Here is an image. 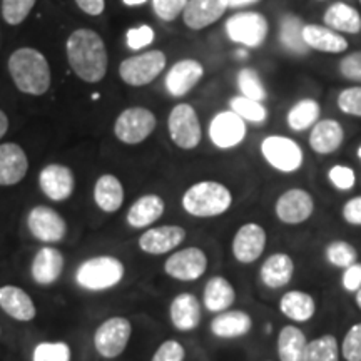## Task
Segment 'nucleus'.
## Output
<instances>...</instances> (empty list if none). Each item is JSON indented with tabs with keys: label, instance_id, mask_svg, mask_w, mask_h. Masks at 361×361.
<instances>
[{
	"label": "nucleus",
	"instance_id": "f257e3e1",
	"mask_svg": "<svg viewBox=\"0 0 361 361\" xmlns=\"http://www.w3.org/2000/svg\"><path fill=\"white\" fill-rule=\"evenodd\" d=\"M67 61L72 72L87 84H97L106 78L109 56L101 35L92 29H78L66 42Z\"/></svg>",
	"mask_w": 361,
	"mask_h": 361
},
{
	"label": "nucleus",
	"instance_id": "f03ea898",
	"mask_svg": "<svg viewBox=\"0 0 361 361\" xmlns=\"http://www.w3.org/2000/svg\"><path fill=\"white\" fill-rule=\"evenodd\" d=\"M7 67L16 87L27 96H44L51 89V66L37 49L20 47L13 51L8 57Z\"/></svg>",
	"mask_w": 361,
	"mask_h": 361
},
{
	"label": "nucleus",
	"instance_id": "7ed1b4c3",
	"mask_svg": "<svg viewBox=\"0 0 361 361\" xmlns=\"http://www.w3.org/2000/svg\"><path fill=\"white\" fill-rule=\"evenodd\" d=\"M183 209L194 218H218L229 211L233 194L218 180H201L183 194Z\"/></svg>",
	"mask_w": 361,
	"mask_h": 361
},
{
	"label": "nucleus",
	"instance_id": "20e7f679",
	"mask_svg": "<svg viewBox=\"0 0 361 361\" xmlns=\"http://www.w3.org/2000/svg\"><path fill=\"white\" fill-rule=\"evenodd\" d=\"M124 273V263L116 256H94L79 264L75 271V283L85 291H106L123 281Z\"/></svg>",
	"mask_w": 361,
	"mask_h": 361
},
{
	"label": "nucleus",
	"instance_id": "39448f33",
	"mask_svg": "<svg viewBox=\"0 0 361 361\" xmlns=\"http://www.w3.org/2000/svg\"><path fill=\"white\" fill-rule=\"evenodd\" d=\"M168 64V57L162 51H147L124 59L119 66V78L133 87H144L154 82Z\"/></svg>",
	"mask_w": 361,
	"mask_h": 361
},
{
	"label": "nucleus",
	"instance_id": "423d86ee",
	"mask_svg": "<svg viewBox=\"0 0 361 361\" xmlns=\"http://www.w3.org/2000/svg\"><path fill=\"white\" fill-rule=\"evenodd\" d=\"M224 29L231 42L250 49H258L268 37L269 24L263 13L245 11L229 17Z\"/></svg>",
	"mask_w": 361,
	"mask_h": 361
},
{
	"label": "nucleus",
	"instance_id": "0eeeda50",
	"mask_svg": "<svg viewBox=\"0 0 361 361\" xmlns=\"http://www.w3.org/2000/svg\"><path fill=\"white\" fill-rule=\"evenodd\" d=\"M169 137L183 151H192L200 146L202 129L197 112L191 104L180 102L173 107L168 117Z\"/></svg>",
	"mask_w": 361,
	"mask_h": 361
},
{
	"label": "nucleus",
	"instance_id": "6e6552de",
	"mask_svg": "<svg viewBox=\"0 0 361 361\" xmlns=\"http://www.w3.org/2000/svg\"><path fill=\"white\" fill-rule=\"evenodd\" d=\"M157 126V119L154 112L146 109V107L134 106L124 109L117 116L114 123V135L121 142L128 146L141 144L154 133Z\"/></svg>",
	"mask_w": 361,
	"mask_h": 361
},
{
	"label": "nucleus",
	"instance_id": "1a4fd4ad",
	"mask_svg": "<svg viewBox=\"0 0 361 361\" xmlns=\"http://www.w3.org/2000/svg\"><path fill=\"white\" fill-rule=\"evenodd\" d=\"M261 154L279 173H296L303 166L305 154L300 144L286 135H268L261 142Z\"/></svg>",
	"mask_w": 361,
	"mask_h": 361
},
{
	"label": "nucleus",
	"instance_id": "9d476101",
	"mask_svg": "<svg viewBox=\"0 0 361 361\" xmlns=\"http://www.w3.org/2000/svg\"><path fill=\"white\" fill-rule=\"evenodd\" d=\"M133 324L124 316H112L99 324L94 333V348L102 358L114 360L128 348Z\"/></svg>",
	"mask_w": 361,
	"mask_h": 361
},
{
	"label": "nucleus",
	"instance_id": "9b49d317",
	"mask_svg": "<svg viewBox=\"0 0 361 361\" xmlns=\"http://www.w3.org/2000/svg\"><path fill=\"white\" fill-rule=\"evenodd\" d=\"M27 228L35 239L45 245H56L67 236L66 219L49 206L32 207L27 214Z\"/></svg>",
	"mask_w": 361,
	"mask_h": 361
},
{
	"label": "nucleus",
	"instance_id": "f8f14e48",
	"mask_svg": "<svg viewBox=\"0 0 361 361\" xmlns=\"http://www.w3.org/2000/svg\"><path fill=\"white\" fill-rule=\"evenodd\" d=\"M207 269V256L200 247H184L171 255L164 263V271L169 278L191 283L200 279Z\"/></svg>",
	"mask_w": 361,
	"mask_h": 361
},
{
	"label": "nucleus",
	"instance_id": "ddd939ff",
	"mask_svg": "<svg viewBox=\"0 0 361 361\" xmlns=\"http://www.w3.org/2000/svg\"><path fill=\"white\" fill-rule=\"evenodd\" d=\"M278 219L284 224H301L311 218L314 211L313 196L301 188L288 189L278 197L276 206Z\"/></svg>",
	"mask_w": 361,
	"mask_h": 361
},
{
	"label": "nucleus",
	"instance_id": "4468645a",
	"mask_svg": "<svg viewBox=\"0 0 361 361\" xmlns=\"http://www.w3.org/2000/svg\"><path fill=\"white\" fill-rule=\"evenodd\" d=\"M246 123L233 111H223L211 119L209 139L216 147L233 149L245 141Z\"/></svg>",
	"mask_w": 361,
	"mask_h": 361
},
{
	"label": "nucleus",
	"instance_id": "2eb2a0df",
	"mask_svg": "<svg viewBox=\"0 0 361 361\" xmlns=\"http://www.w3.org/2000/svg\"><path fill=\"white\" fill-rule=\"evenodd\" d=\"M39 188L51 201H67L74 194L75 176L64 164H47L39 174Z\"/></svg>",
	"mask_w": 361,
	"mask_h": 361
},
{
	"label": "nucleus",
	"instance_id": "dca6fc26",
	"mask_svg": "<svg viewBox=\"0 0 361 361\" xmlns=\"http://www.w3.org/2000/svg\"><path fill=\"white\" fill-rule=\"evenodd\" d=\"M186 239V231L184 228L176 224H164L157 228H149L141 234L137 245L139 250L146 255L161 256L166 252L174 251L180 243Z\"/></svg>",
	"mask_w": 361,
	"mask_h": 361
},
{
	"label": "nucleus",
	"instance_id": "f3484780",
	"mask_svg": "<svg viewBox=\"0 0 361 361\" xmlns=\"http://www.w3.org/2000/svg\"><path fill=\"white\" fill-rule=\"evenodd\" d=\"M266 247V231L263 226L246 223L238 229L233 238V255L243 264L258 261Z\"/></svg>",
	"mask_w": 361,
	"mask_h": 361
},
{
	"label": "nucleus",
	"instance_id": "a211bd4d",
	"mask_svg": "<svg viewBox=\"0 0 361 361\" xmlns=\"http://www.w3.org/2000/svg\"><path fill=\"white\" fill-rule=\"evenodd\" d=\"M204 67L196 59H183L171 67L166 74V89L173 97H183L200 84Z\"/></svg>",
	"mask_w": 361,
	"mask_h": 361
},
{
	"label": "nucleus",
	"instance_id": "6ab92c4d",
	"mask_svg": "<svg viewBox=\"0 0 361 361\" xmlns=\"http://www.w3.org/2000/svg\"><path fill=\"white\" fill-rule=\"evenodd\" d=\"M29 171V157L16 142L0 144V186L19 184Z\"/></svg>",
	"mask_w": 361,
	"mask_h": 361
},
{
	"label": "nucleus",
	"instance_id": "aec40b11",
	"mask_svg": "<svg viewBox=\"0 0 361 361\" xmlns=\"http://www.w3.org/2000/svg\"><path fill=\"white\" fill-rule=\"evenodd\" d=\"M64 264L66 259L61 250L54 246H44L35 252L32 264H30V276L34 283L40 286H51L62 276Z\"/></svg>",
	"mask_w": 361,
	"mask_h": 361
},
{
	"label": "nucleus",
	"instance_id": "412c9836",
	"mask_svg": "<svg viewBox=\"0 0 361 361\" xmlns=\"http://www.w3.org/2000/svg\"><path fill=\"white\" fill-rule=\"evenodd\" d=\"M0 308L7 316L20 323L32 322L37 316V308L29 293L13 284H6L0 288Z\"/></svg>",
	"mask_w": 361,
	"mask_h": 361
},
{
	"label": "nucleus",
	"instance_id": "4be33fe9",
	"mask_svg": "<svg viewBox=\"0 0 361 361\" xmlns=\"http://www.w3.org/2000/svg\"><path fill=\"white\" fill-rule=\"evenodd\" d=\"M223 0H189L183 12L184 25L191 30H202L218 22L224 16Z\"/></svg>",
	"mask_w": 361,
	"mask_h": 361
},
{
	"label": "nucleus",
	"instance_id": "5701e85b",
	"mask_svg": "<svg viewBox=\"0 0 361 361\" xmlns=\"http://www.w3.org/2000/svg\"><path fill=\"white\" fill-rule=\"evenodd\" d=\"M171 323L179 331H192L200 326L202 313L201 303L192 293H179L169 306Z\"/></svg>",
	"mask_w": 361,
	"mask_h": 361
},
{
	"label": "nucleus",
	"instance_id": "b1692460",
	"mask_svg": "<svg viewBox=\"0 0 361 361\" xmlns=\"http://www.w3.org/2000/svg\"><path fill=\"white\" fill-rule=\"evenodd\" d=\"M343 141H345V130L335 119H322L311 128L310 147L316 154H331L341 147Z\"/></svg>",
	"mask_w": 361,
	"mask_h": 361
},
{
	"label": "nucleus",
	"instance_id": "393cba45",
	"mask_svg": "<svg viewBox=\"0 0 361 361\" xmlns=\"http://www.w3.org/2000/svg\"><path fill=\"white\" fill-rule=\"evenodd\" d=\"M164 209L166 204L161 196H157V194H144V196L133 202L128 214H126V219H128L130 228L144 229L154 224L156 221H159L162 214H164Z\"/></svg>",
	"mask_w": 361,
	"mask_h": 361
},
{
	"label": "nucleus",
	"instance_id": "a878e982",
	"mask_svg": "<svg viewBox=\"0 0 361 361\" xmlns=\"http://www.w3.org/2000/svg\"><path fill=\"white\" fill-rule=\"evenodd\" d=\"M303 39L310 49L318 52L341 54L348 51V40L326 25L305 24Z\"/></svg>",
	"mask_w": 361,
	"mask_h": 361
},
{
	"label": "nucleus",
	"instance_id": "bb28decb",
	"mask_svg": "<svg viewBox=\"0 0 361 361\" xmlns=\"http://www.w3.org/2000/svg\"><path fill=\"white\" fill-rule=\"evenodd\" d=\"M323 22L338 34L356 35L361 32V13L346 2L331 4L324 11Z\"/></svg>",
	"mask_w": 361,
	"mask_h": 361
},
{
	"label": "nucleus",
	"instance_id": "cd10ccee",
	"mask_svg": "<svg viewBox=\"0 0 361 361\" xmlns=\"http://www.w3.org/2000/svg\"><path fill=\"white\" fill-rule=\"evenodd\" d=\"M94 201L104 213H117L124 204V186L114 174H102L94 186Z\"/></svg>",
	"mask_w": 361,
	"mask_h": 361
},
{
	"label": "nucleus",
	"instance_id": "c85d7f7f",
	"mask_svg": "<svg viewBox=\"0 0 361 361\" xmlns=\"http://www.w3.org/2000/svg\"><path fill=\"white\" fill-rule=\"evenodd\" d=\"M293 274H295V263H293L291 256L286 252H274L261 266L259 276L266 286L271 290H278V288L286 286L291 281Z\"/></svg>",
	"mask_w": 361,
	"mask_h": 361
},
{
	"label": "nucleus",
	"instance_id": "c756f323",
	"mask_svg": "<svg viewBox=\"0 0 361 361\" xmlns=\"http://www.w3.org/2000/svg\"><path fill=\"white\" fill-rule=\"evenodd\" d=\"M251 326V316L245 311H223L211 322V333L223 340H231L247 335Z\"/></svg>",
	"mask_w": 361,
	"mask_h": 361
},
{
	"label": "nucleus",
	"instance_id": "7c9ffc66",
	"mask_svg": "<svg viewBox=\"0 0 361 361\" xmlns=\"http://www.w3.org/2000/svg\"><path fill=\"white\" fill-rule=\"evenodd\" d=\"M234 300H236V291L233 284L223 276H213L204 286V295H202V303L204 308L211 313H223L231 308Z\"/></svg>",
	"mask_w": 361,
	"mask_h": 361
},
{
	"label": "nucleus",
	"instance_id": "2f4dec72",
	"mask_svg": "<svg viewBox=\"0 0 361 361\" xmlns=\"http://www.w3.org/2000/svg\"><path fill=\"white\" fill-rule=\"evenodd\" d=\"M305 22L295 13H284L279 19V44L286 52L295 56H305L310 47L303 39Z\"/></svg>",
	"mask_w": 361,
	"mask_h": 361
},
{
	"label": "nucleus",
	"instance_id": "473e14b6",
	"mask_svg": "<svg viewBox=\"0 0 361 361\" xmlns=\"http://www.w3.org/2000/svg\"><path fill=\"white\" fill-rule=\"evenodd\" d=\"M279 310L286 318L293 322H310L316 313V303L313 296L305 291H288L279 300Z\"/></svg>",
	"mask_w": 361,
	"mask_h": 361
},
{
	"label": "nucleus",
	"instance_id": "72a5a7b5",
	"mask_svg": "<svg viewBox=\"0 0 361 361\" xmlns=\"http://www.w3.org/2000/svg\"><path fill=\"white\" fill-rule=\"evenodd\" d=\"M306 346L308 341L300 328L288 324L279 333L278 356L281 361H306Z\"/></svg>",
	"mask_w": 361,
	"mask_h": 361
},
{
	"label": "nucleus",
	"instance_id": "f704fd0d",
	"mask_svg": "<svg viewBox=\"0 0 361 361\" xmlns=\"http://www.w3.org/2000/svg\"><path fill=\"white\" fill-rule=\"evenodd\" d=\"M319 104L314 99H301L288 112V126L290 129L296 133H303V130L313 128L319 121Z\"/></svg>",
	"mask_w": 361,
	"mask_h": 361
},
{
	"label": "nucleus",
	"instance_id": "c9c22d12",
	"mask_svg": "<svg viewBox=\"0 0 361 361\" xmlns=\"http://www.w3.org/2000/svg\"><path fill=\"white\" fill-rule=\"evenodd\" d=\"M229 107L245 123L263 124L268 119V109L263 106V102L252 101V99H247L245 96H234L229 99Z\"/></svg>",
	"mask_w": 361,
	"mask_h": 361
},
{
	"label": "nucleus",
	"instance_id": "e433bc0d",
	"mask_svg": "<svg viewBox=\"0 0 361 361\" xmlns=\"http://www.w3.org/2000/svg\"><path fill=\"white\" fill-rule=\"evenodd\" d=\"M306 361H340V346L333 335L310 341L306 346Z\"/></svg>",
	"mask_w": 361,
	"mask_h": 361
},
{
	"label": "nucleus",
	"instance_id": "4c0bfd02",
	"mask_svg": "<svg viewBox=\"0 0 361 361\" xmlns=\"http://www.w3.org/2000/svg\"><path fill=\"white\" fill-rule=\"evenodd\" d=\"M238 87L241 90V96L252 99V101L263 102L268 97V90H266L259 74L251 67H245V69L239 71Z\"/></svg>",
	"mask_w": 361,
	"mask_h": 361
},
{
	"label": "nucleus",
	"instance_id": "58836bf2",
	"mask_svg": "<svg viewBox=\"0 0 361 361\" xmlns=\"http://www.w3.org/2000/svg\"><path fill=\"white\" fill-rule=\"evenodd\" d=\"M71 346L66 341H42L32 353V361H71Z\"/></svg>",
	"mask_w": 361,
	"mask_h": 361
},
{
	"label": "nucleus",
	"instance_id": "ea45409f",
	"mask_svg": "<svg viewBox=\"0 0 361 361\" xmlns=\"http://www.w3.org/2000/svg\"><path fill=\"white\" fill-rule=\"evenodd\" d=\"M326 258L329 263L336 266V268L346 269L350 268L351 264L356 263V259H358V252H356V250L350 245V243L338 239V241H331L326 246Z\"/></svg>",
	"mask_w": 361,
	"mask_h": 361
},
{
	"label": "nucleus",
	"instance_id": "a19ab883",
	"mask_svg": "<svg viewBox=\"0 0 361 361\" xmlns=\"http://www.w3.org/2000/svg\"><path fill=\"white\" fill-rule=\"evenodd\" d=\"M37 0H2V17L8 25H20Z\"/></svg>",
	"mask_w": 361,
	"mask_h": 361
},
{
	"label": "nucleus",
	"instance_id": "79ce46f5",
	"mask_svg": "<svg viewBox=\"0 0 361 361\" xmlns=\"http://www.w3.org/2000/svg\"><path fill=\"white\" fill-rule=\"evenodd\" d=\"M336 104L338 109H340L343 114L361 117V85H353V87L343 89L341 92L338 94Z\"/></svg>",
	"mask_w": 361,
	"mask_h": 361
},
{
	"label": "nucleus",
	"instance_id": "37998d69",
	"mask_svg": "<svg viewBox=\"0 0 361 361\" xmlns=\"http://www.w3.org/2000/svg\"><path fill=\"white\" fill-rule=\"evenodd\" d=\"M340 351L346 361H361V323L346 331Z\"/></svg>",
	"mask_w": 361,
	"mask_h": 361
},
{
	"label": "nucleus",
	"instance_id": "c03bdc74",
	"mask_svg": "<svg viewBox=\"0 0 361 361\" xmlns=\"http://www.w3.org/2000/svg\"><path fill=\"white\" fill-rule=\"evenodd\" d=\"M189 0H152L154 13L164 22H173L183 16Z\"/></svg>",
	"mask_w": 361,
	"mask_h": 361
},
{
	"label": "nucleus",
	"instance_id": "a18cd8bd",
	"mask_svg": "<svg viewBox=\"0 0 361 361\" xmlns=\"http://www.w3.org/2000/svg\"><path fill=\"white\" fill-rule=\"evenodd\" d=\"M338 71L346 80L361 84V51H355L343 57Z\"/></svg>",
	"mask_w": 361,
	"mask_h": 361
},
{
	"label": "nucleus",
	"instance_id": "49530a36",
	"mask_svg": "<svg viewBox=\"0 0 361 361\" xmlns=\"http://www.w3.org/2000/svg\"><path fill=\"white\" fill-rule=\"evenodd\" d=\"M328 178L331 180L333 186L340 189V191H350V189H353L356 183L355 171L348 168V166H333V168L329 169Z\"/></svg>",
	"mask_w": 361,
	"mask_h": 361
},
{
	"label": "nucleus",
	"instance_id": "de8ad7c7",
	"mask_svg": "<svg viewBox=\"0 0 361 361\" xmlns=\"http://www.w3.org/2000/svg\"><path fill=\"white\" fill-rule=\"evenodd\" d=\"M154 29L149 25H139L128 30V45L133 51H141L154 42Z\"/></svg>",
	"mask_w": 361,
	"mask_h": 361
},
{
	"label": "nucleus",
	"instance_id": "09e8293b",
	"mask_svg": "<svg viewBox=\"0 0 361 361\" xmlns=\"http://www.w3.org/2000/svg\"><path fill=\"white\" fill-rule=\"evenodd\" d=\"M184 356H186V351L183 345L176 340H168L156 350L151 361H184Z\"/></svg>",
	"mask_w": 361,
	"mask_h": 361
},
{
	"label": "nucleus",
	"instance_id": "8fccbe9b",
	"mask_svg": "<svg viewBox=\"0 0 361 361\" xmlns=\"http://www.w3.org/2000/svg\"><path fill=\"white\" fill-rule=\"evenodd\" d=\"M343 288L351 293L361 290V263H355L345 269V273H343Z\"/></svg>",
	"mask_w": 361,
	"mask_h": 361
},
{
	"label": "nucleus",
	"instance_id": "3c124183",
	"mask_svg": "<svg viewBox=\"0 0 361 361\" xmlns=\"http://www.w3.org/2000/svg\"><path fill=\"white\" fill-rule=\"evenodd\" d=\"M343 219L351 226H361V196L351 197L343 206Z\"/></svg>",
	"mask_w": 361,
	"mask_h": 361
},
{
	"label": "nucleus",
	"instance_id": "603ef678",
	"mask_svg": "<svg viewBox=\"0 0 361 361\" xmlns=\"http://www.w3.org/2000/svg\"><path fill=\"white\" fill-rule=\"evenodd\" d=\"M74 2L80 11L92 17L101 16L106 8V0H74Z\"/></svg>",
	"mask_w": 361,
	"mask_h": 361
},
{
	"label": "nucleus",
	"instance_id": "864d4df0",
	"mask_svg": "<svg viewBox=\"0 0 361 361\" xmlns=\"http://www.w3.org/2000/svg\"><path fill=\"white\" fill-rule=\"evenodd\" d=\"M223 2L228 8H239V7L255 6V4L261 2V0H223Z\"/></svg>",
	"mask_w": 361,
	"mask_h": 361
},
{
	"label": "nucleus",
	"instance_id": "5fc2aeb1",
	"mask_svg": "<svg viewBox=\"0 0 361 361\" xmlns=\"http://www.w3.org/2000/svg\"><path fill=\"white\" fill-rule=\"evenodd\" d=\"M7 130H8V117L6 112L0 109V139L7 134Z\"/></svg>",
	"mask_w": 361,
	"mask_h": 361
},
{
	"label": "nucleus",
	"instance_id": "6e6d98bb",
	"mask_svg": "<svg viewBox=\"0 0 361 361\" xmlns=\"http://www.w3.org/2000/svg\"><path fill=\"white\" fill-rule=\"evenodd\" d=\"M123 2L129 7H135V6H142V4H146L147 0H123Z\"/></svg>",
	"mask_w": 361,
	"mask_h": 361
},
{
	"label": "nucleus",
	"instance_id": "4d7b16f0",
	"mask_svg": "<svg viewBox=\"0 0 361 361\" xmlns=\"http://www.w3.org/2000/svg\"><path fill=\"white\" fill-rule=\"evenodd\" d=\"M356 305H358V308L361 310V290L356 291Z\"/></svg>",
	"mask_w": 361,
	"mask_h": 361
},
{
	"label": "nucleus",
	"instance_id": "13d9d810",
	"mask_svg": "<svg viewBox=\"0 0 361 361\" xmlns=\"http://www.w3.org/2000/svg\"><path fill=\"white\" fill-rule=\"evenodd\" d=\"M358 157H360V159H361V146L358 147Z\"/></svg>",
	"mask_w": 361,
	"mask_h": 361
},
{
	"label": "nucleus",
	"instance_id": "bf43d9fd",
	"mask_svg": "<svg viewBox=\"0 0 361 361\" xmlns=\"http://www.w3.org/2000/svg\"><path fill=\"white\" fill-rule=\"evenodd\" d=\"M0 335H2V326H0Z\"/></svg>",
	"mask_w": 361,
	"mask_h": 361
},
{
	"label": "nucleus",
	"instance_id": "052dcab7",
	"mask_svg": "<svg viewBox=\"0 0 361 361\" xmlns=\"http://www.w3.org/2000/svg\"><path fill=\"white\" fill-rule=\"evenodd\" d=\"M319 2H323V0H319Z\"/></svg>",
	"mask_w": 361,
	"mask_h": 361
},
{
	"label": "nucleus",
	"instance_id": "680f3d73",
	"mask_svg": "<svg viewBox=\"0 0 361 361\" xmlns=\"http://www.w3.org/2000/svg\"><path fill=\"white\" fill-rule=\"evenodd\" d=\"M360 4H361V0H360Z\"/></svg>",
	"mask_w": 361,
	"mask_h": 361
}]
</instances>
